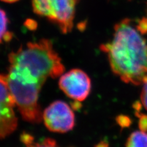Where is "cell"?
Listing matches in <instances>:
<instances>
[{
    "label": "cell",
    "instance_id": "obj_11",
    "mask_svg": "<svg viewBox=\"0 0 147 147\" xmlns=\"http://www.w3.org/2000/svg\"><path fill=\"white\" fill-rule=\"evenodd\" d=\"M116 121L118 125L122 129L129 127L132 123L131 118L125 115H119L116 118Z\"/></svg>",
    "mask_w": 147,
    "mask_h": 147
},
{
    "label": "cell",
    "instance_id": "obj_13",
    "mask_svg": "<svg viewBox=\"0 0 147 147\" xmlns=\"http://www.w3.org/2000/svg\"><path fill=\"white\" fill-rule=\"evenodd\" d=\"M140 99L144 107L147 110V82L144 84L140 94Z\"/></svg>",
    "mask_w": 147,
    "mask_h": 147
},
{
    "label": "cell",
    "instance_id": "obj_1",
    "mask_svg": "<svg viewBox=\"0 0 147 147\" xmlns=\"http://www.w3.org/2000/svg\"><path fill=\"white\" fill-rule=\"evenodd\" d=\"M129 18L114 26L112 39L100 46L115 75L126 84L147 82V40Z\"/></svg>",
    "mask_w": 147,
    "mask_h": 147
},
{
    "label": "cell",
    "instance_id": "obj_6",
    "mask_svg": "<svg viewBox=\"0 0 147 147\" xmlns=\"http://www.w3.org/2000/svg\"><path fill=\"white\" fill-rule=\"evenodd\" d=\"M15 100L9 90L6 76L0 74V139L10 136L17 127Z\"/></svg>",
    "mask_w": 147,
    "mask_h": 147
},
{
    "label": "cell",
    "instance_id": "obj_3",
    "mask_svg": "<svg viewBox=\"0 0 147 147\" xmlns=\"http://www.w3.org/2000/svg\"><path fill=\"white\" fill-rule=\"evenodd\" d=\"M6 79L16 106L25 121L38 124L42 120V112L39 103V96L42 85L25 80L9 72Z\"/></svg>",
    "mask_w": 147,
    "mask_h": 147
},
{
    "label": "cell",
    "instance_id": "obj_8",
    "mask_svg": "<svg viewBox=\"0 0 147 147\" xmlns=\"http://www.w3.org/2000/svg\"><path fill=\"white\" fill-rule=\"evenodd\" d=\"M21 141L26 147H59L57 142L51 138H46L40 142H36L34 137L27 133L21 136Z\"/></svg>",
    "mask_w": 147,
    "mask_h": 147
},
{
    "label": "cell",
    "instance_id": "obj_7",
    "mask_svg": "<svg viewBox=\"0 0 147 147\" xmlns=\"http://www.w3.org/2000/svg\"><path fill=\"white\" fill-rule=\"evenodd\" d=\"M59 87L67 97L81 102L89 96L91 90V82L84 71L73 69L60 76Z\"/></svg>",
    "mask_w": 147,
    "mask_h": 147
},
{
    "label": "cell",
    "instance_id": "obj_12",
    "mask_svg": "<svg viewBox=\"0 0 147 147\" xmlns=\"http://www.w3.org/2000/svg\"><path fill=\"white\" fill-rule=\"evenodd\" d=\"M136 116L139 118V127L140 130L147 132V115L140 113H136Z\"/></svg>",
    "mask_w": 147,
    "mask_h": 147
},
{
    "label": "cell",
    "instance_id": "obj_9",
    "mask_svg": "<svg viewBox=\"0 0 147 147\" xmlns=\"http://www.w3.org/2000/svg\"><path fill=\"white\" fill-rule=\"evenodd\" d=\"M9 20L6 12L0 8V44L3 42H9L13 34L8 30Z\"/></svg>",
    "mask_w": 147,
    "mask_h": 147
},
{
    "label": "cell",
    "instance_id": "obj_2",
    "mask_svg": "<svg viewBox=\"0 0 147 147\" xmlns=\"http://www.w3.org/2000/svg\"><path fill=\"white\" fill-rule=\"evenodd\" d=\"M9 67L28 75L44 84L48 78L61 76L64 71L61 58L48 39L27 42L9 54Z\"/></svg>",
    "mask_w": 147,
    "mask_h": 147
},
{
    "label": "cell",
    "instance_id": "obj_4",
    "mask_svg": "<svg viewBox=\"0 0 147 147\" xmlns=\"http://www.w3.org/2000/svg\"><path fill=\"white\" fill-rule=\"evenodd\" d=\"M80 0H31L33 11L56 26L63 34L72 31Z\"/></svg>",
    "mask_w": 147,
    "mask_h": 147
},
{
    "label": "cell",
    "instance_id": "obj_5",
    "mask_svg": "<svg viewBox=\"0 0 147 147\" xmlns=\"http://www.w3.org/2000/svg\"><path fill=\"white\" fill-rule=\"evenodd\" d=\"M45 127L53 132L66 133L74 127L75 115L71 107L62 100L50 104L42 113Z\"/></svg>",
    "mask_w": 147,
    "mask_h": 147
},
{
    "label": "cell",
    "instance_id": "obj_10",
    "mask_svg": "<svg viewBox=\"0 0 147 147\" xmlns=\"http://www.w3.org/2000/svg\"><path fill=\"white\" fill-rule=\"evenodd\" d=\"M126 147H147V133L142 131L133 132L127 138Z\"/></svg>",
    "mask_w": 147,
    "mask_h": 147
},
{
    "label": "cell",
    "instance_id": "obj_14",
    "mask_svg": "<svg viewBox=\"0 0 147 147\" xmlns=\"http://www.w3.org/2000/svg\"><path fill=\"white\" fill-rule=\"evenodd\" d=\"M142 103L139 102V101H136V102L133 104L132 107L136 110V113H140V110L142 108Z\"/></svg>",
    "mask_w": 147,
    "mask_h": 147
},
{
    "label": "cell",
    "instance_id": "obj_15",
    "mask_svg": "<svg viewBox=\"0 0 147 147\" xmlns=\"http://www.w3.org/2000/svg\"><path fill=\"white\" fill-rule=\"evenodd\" d=\"M1 1H3L4 3H14L17 1H19V0H0Z\"/></svg>",
    "mask_w": 147,
    "mask_h": 147
}]
</instances>
